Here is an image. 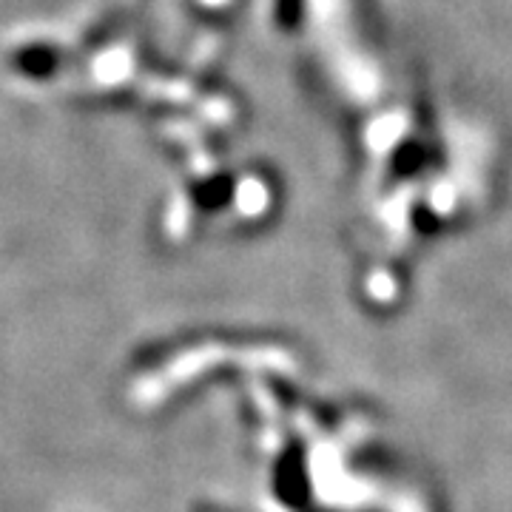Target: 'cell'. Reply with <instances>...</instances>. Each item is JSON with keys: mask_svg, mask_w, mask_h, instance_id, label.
<instances>
[{"mask_svg": "<svg viewBox=\"0 0 512 512\" xmlns=\"http://www.w3.org/2000/svg\"><path fill=\"white\" fill-rule=\"evenodd\" d=\"M15 63H18L20 72L35 74V77H43V74L55 72L57 55L52 52V49H46V46H32V49L20 52Z\"/></svg>", "mask_w": 512, "mask_h": 512, "instance_id": "obj_1", "label": "cell"}]
</instances>
